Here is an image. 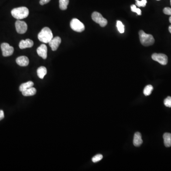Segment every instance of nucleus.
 <instances>
[{"label": "nucleus", "mask_w": 171, "mask_h": 171, "mask_svg": "<svg viewBox=\"0 0 171 171\" xmlns=\"http://www.w3.org/2000/svg\"><path fill=\"white\" fill-rule=\"evenodd\" d=\"M11 14L15 19L19 20H22L27 18L29 14V10L26 7H21L12 10Z\"/></svg>", "instance_id": "1"}, {"label": "nucleus", "mask_w": 171, "mask_h": 171, "mask_svg": "<svg viewBox=\"0 0 171 171\" xmlns=\"http://www.w3.org/2000/svg\"><path fill=\"white\" fill-rule=\"evenodd\" d=\"M52 31L48 27H44L39 33L38 38L39 41L45 43H48L53 39Z\"/></svg>", "instance_id": "2"}, {"label": "nucleus", "mask_w": 171, "mask_h": 171, "mask_svg": "<svg viewBox=\"0 0 171 171\" xmlns=\"http://www.w3.org/2000/svg\"><path fill=\"white\" fill-rule=\"evenodd\" d=\"M140 42L145 46L152 45L155 43L154 38L151 34L145 33L143 31L141 30L139 32Z\"/></svg>", "instance_id": "3"}, {"label": "nucleus", "mask_w": 171, "mask_h": 171, "mask_svg": "<svg viewBox=\"0 0 171 171\" xmlns=\"http://www.w3.org/2000/svg\"><path fill=\"white\" fill-rule=\"evenodd\" d=\"M70 26L72 29L76 32H81L85 30L84 24L76 18H74L71 21Z\"/></svg>", "instance_id": "4"}, {"label": "nucleus", "mask_w": 171, "mask_h": 171, "mask_svg": "<svg viewBox=\"0 0 171 171\" xmlns=\"http://www.w3.org/2000/svg\"><path fill=\"white\" fill-rule=\"evenodd\" d=\"M92 19L95 22L100 24L102 27H104L108 24V21L104 18L100 13L94 11L91 16Z\"/></svg>", "instance_id": "5"}, {"label": "nucleus", "mask_w": 171, "mask_h": 171, "mask_svg": "<svg viewBox=\"0 0 171 171\" xmlns=\"http://www.w3.org/2000/svg\"><path fill=\"white\" fill-rule=\"evenodd\" d=\"M152 58L162 65H165L168 62V57L166 55L162 53H153L152 55Z\"/></svg>", "instance_id": "6"}, {"label": "nucleus", "mask_w": 171, "mask_h": 171, "mask_svg": "<svg viewBox=\"0 0 171 171\" xmlns=\"http://www.w3.org/2000/svg\"><path fill=\"white\" fill-rule=\"evenodd\" d=\"M1 50L2 55L4 57H8L13 55L14 52V47L7 43H3L1 44Z\"/></svg>", "instance_id": "7"}, {"label": "nucleus", "mask_w": 171, "mask_h": 171, "mask_svg": "<svg viewBox=\"0 0 171 171\" xmlns=\"http://www.w3.org/2000/svg\"><path fill=\"white\" fill-rule=\"evenodd\" d=\"M16 30L19 34H24L27 31V24L24 21L18 20L15 22Z\"/></svg>", "instance_id": "8"}, {"label": "nucleus", "mask_w": 171, "mask_h": 171, "mask_svg": "<svg viewBox=\"0 0 171 171\" xmlns=\"http://www.w3.org/2000/svg\"><path fill=\"white\" fill-rule=\"evenodd\" d=\"M61 39L59 37L57 36L52 39L50 42H49V45H50L51 50L53 51H55L58 49L59 47V45L61 43Z\"/></svg>", "instance_id": "9"}, {"label": "nucleus", "mask_w": 171, "mask_h": 171, "mask_svg": "<svg viewBox=\"0 0 171 171\" xmlns=\"http://www.w3.org/2000/svg\"><path fill=\"white\" fill-rule=\"evenodd\" d=\"M37 52L39 56L45 59L47 57V47L45 44L41 45L37 50Z\"/></svg>", "instance_id": "10"}, {"label": "nucleus", "mask_w": 171, "mask_h": 171, "mask_svg": "<svg viewBox=\"0 0 171 171\" xmlns=\"http://www.w3.org/2000/svg\"><path fill=\"white\" fill-rule=\"evenodd\" d=\"M16 63L18 65L21 67H26L29 64V59L26 56H20L17 58Z\"/></svg>", "instance_id": "11"}, {"label": "nucleus", "mask_w": 171, "mask_h": 171, "mask_svg": "<svg viewBox=\"0 0 171 171\" xmlns=\"http://www.w3.org/2000/svg\"><path fill=\"white\" fill-rule=\"evenodd\" d=\"M34 45L33 41L31 39H26V40H22L19 43V47L21 49L26 48H31Z\"/></svg>", "instance_id": "12"}, {"label": "nucleus", "mask_w": 171, "mask_h": 171, "mask_svg": "<svg viewBox=\"0 0 171 171\" xmlns=\"http://www.w3.org/2000/svg\"><path fill=\"white\" fill-rule=\"evenodd\" d=\"M143 140L142 139V135L139 132H136L134 135V140H133V144L135 146H140L143 143Z\"/></svg>", "instance_id": "13"}, {"label": "nucleus", "mask_w": 171, "mask_h": 171, "mask_svg": "<svg viewBox=\"0 0 171 171\" xmlns=\"http://www.w3.org/2000/svg\"><path fill=\"white\" fill-rule=\"evenodd\" d=\"M164 140V144L166 147L171 146V134L169 133H165L163 135Z\"/></svg>", "instance_id": "14"}, {"label": "nucleus", "mask_w": 171, "mask_h": 171, "mask_svg": "<svg viewBox=\"0 0 171 171\" xmlns=\"http://www.w3.org/2000/svg\"><path fill=\"white\" fill-rule=\"evenodd\" d=\"M36 89L33 87L26 89L25 91L22 92V94L25 96H32L36 93Z\"/></svg>", "instance_id": "15"}, {"label": "nucleus", "mask_w": 171, "mask_h": 171, "mask_svg": "<svg viewBox=\"0 0 171 171\" xmlns=\"http://www.w3.org/2000/svg\"><path fill=\"white\" fill-rule=\"evenodd\" d=\"M37 72L38 76L40 79H43L44 76L47 74V68L44 66L40 67L38 68Z\"/></svg>", "instance_id": "16"}, {"label": "nucleus", "mask_w": 171, "mask_h": 171, "mask_svg": "<svg viewBox=\"0 0 171 171\" xmlns=\"http://www.w3.org/2000/svg\"><path fill=\"white\" fill-rule=\"evenodd\" d=\"M33 85H34V83L32 81H28V82H26V83L21 84L20 88H19V90L22 92L23 91L26 90V89L32 87Z\"/></svg>", "instance_id": "17"}, {"label": "nucleus", "mask_w": 171, "mask_h": 171, "mask_svg": "<svg viewBox=\"0 0 171 171\" xmlns=\"http://www.w3.org/2000/svg\"><path fill=\"white\" fill-rule=\"evenodd\" d=\"M59 8L61 10H66L69 3V0H59Z\"/></svg>", "instance_id": "18"}, {"label": "nucleus", "mask_w": 171, "mask_h": 171, "mask_svg": "<svg viewBox=\"0 0 171 171\" xmlns=\"http://www.w3.org/2000/svg\"><path fill=\"white\" fill-rule=\"evenodd\" d=\"M153 87L151 85H147L144 89V94L145 96H149L151 94L153 90Z\"/></svg>", "instance_id": "19"}, {"label": "nucleus", "mask_w": 171, "mask_h": 171, "mask_svg": "<svg viewBox=\"0 0 171 171\" xmlns=\"http://www.w3.org/2000/svg\"><path fill=\"white\" fill-rule=\"evenodd\" d=\"M116 26H117V30L119 32L123 33L124 31V26L122 22L120 21H117L116 22Z\"/></svg>", "instance_id": "20"}, {"label": "nucleus", "mask_w": 171, "mask_h": 171, "mask_svg": "<svg viewBox=\"0 0 171 171\" xmlns=\"http://www.w3.org/2000/svg\"><path fill=\"white\" fill-rule=\"evenodd\" d=\"M136 5L138 7H145L147 3V0H141V1L139 0H136Z\"/></svg>", "instance_id": "21"}, {"label": "nucleus", "mask_w": 171, "mask_h": 171, "mask_svg": "<svg viewBox=\"0 0 171 171\" xmlns=\"http://www.w3.org/2000/svg\"><path fill=\"white\" fill-rule=\"evenodd\" d=\"M131 10H132L133 12H135V13H136L138 15H141L142 14V13H141V10L139 8H137L136 7V5H133L131 6Z\"/></svg>", "instance_id": "22"}, {"label": "nucleus", "mask_w": 171, "mask_h": 171, "mask_svg": "<svg viewBox=\"0 0 171 171\" xmlns=\"http://www.w3.org/2000/svg\"><path fill=\"white\" fill-rule=\"evenodd\" d=\"M102 158V155H101V154H98V155L94 157L92 159V162L93 163H96V162H99V161L101 160Z\"/></svg>", "instance_id": "23"}, {"label": "nucleus", "mask_w": 171, "mask_h": 171, "mask_svg": "<svg viewBox=\"0 0 171 171\" xmlns=\"http://www.w3.org/2000/svg\"><path fill=\"white\" fill-rule=\"evenodd\" d=\"M164 104L166 107L171 108V97L168 96L164 100Z\"/></svg>", "instance_id": "24"}, {"label": "nucleus", "mask_w": 171, "mask_h": 171, "mask_svg": "<svg viewBox=\"0 0 171 171\" xmlns=\"http://www.w3.org/2000/svg\"><path fill=\"white\" fill-rule=\"evenodd\" d=\"M163 12L165 14L171 16V8L169 7H165L163 10Z\"/></svg>", "instance_id": "25"}, {"label": "nucleus", "mask_w": 171, "mask_h": 171, "mask_svg": "<svg viewBox=\"0 0 171 171\" xmlns=\"http://www.w3.org/2000/svg\"><path fill=\"white\" fill-rule=\"evenodd\" d=\"M50 1H51V0H40V1H39V4L42 5H43L50 2Z\"/></svg>", "instance_id": "26"}, {"label": "nucleus", "mask_w": 171, "mask_h": 171, "mask_svg": "<svg viewBox=\"0 0 171 171\" xmlns=\"http://www.w3.org/2000/svg\"><path fill=\"white\" fill-rule=\"evenodd\" d=\"M4 117V112L3 110H0V121L2 120Z\"/></svg>", "instance_id": "27"}, {"label": "nucleus", "mask_w": 171, "mask_h": 171, "mask_svg": "<svg viewBox=\"0 0 171 171\" xmlns=\"http://www.w3.org/2000/svg\"><path fill=\"white\" fill-rule=\"evenodd\" d=\"M169 31L171 33V25L169 27Z\"/></svg>", "instance_id": "28"}, {"label": "nucleus", "mask_w": 171, "mask_h": 171, "mask_svg": "<svg viewBox=\"0 0 171 171\" xmlns=\"http://www.w3.org/2000/svg\"><path fill=\"white\" fill-rule=\"evenodd\" d=\"M169 22H170L171 23V16L169 18Z\"/></svg>", "instance_id": "29"}, {"label": "nucleus", "mask_w": 171, "mask_h": 171, "mask_svg": "<svg viewBox=\"0 0 171 171\" xmlns=\"http://www.w3.org/2000/svg\"><path fill=\"white\" fill-rule=\"evenodd\" d=\"M157 1H160V0H157Z\"/></svg>", "instance_id": "30"}, {"label": "nucleus", "mask_w": 171, "mask_h": 171, "mask_svg": "<svg viewBox=\"0 0 171 171\" xmlns=\"http://www.w3.org/2000/svg\"></svg>", "instance_id": "31"}]
</instances>
